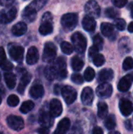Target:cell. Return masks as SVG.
<instances>
[{"instance_id": "6da1fadb", "label": "cell", "mask_w": 133, "mask_h": 134, "mask_svg": "<svg viewBox=\"0 0 133 134\" xmlns=\"http://www.w3.org/2000/svg\"><path fill=\"white\" fill-rule=\"evenodd\" d=\"M71 41L73 43L74 49L77 53L82 54L85 53L87 46V41L85 37L80 32H75L71 36Z\"/></svg>"}, {"instance_id": "7a4b0ae2", "label": "cell", "mask_w": 133, "mask_h": 134, "mask_svg": "<svg viewBox=\"0 0 133 134\" xmlns=\"http://www.w3.org/2000/svg\"><path fill=\"white\" fill-rule=\"evenodd\" d=\"M53 31V16L49 12H46L42 16L41 25L39 27V32L42 35H48L51 34Z\"/></svg>"}, {"instance_id": "3957f363", "label": "cell", "mask_w": 133, "mask_h": 134, "mask_svg": "<svg viewBox=\"0 0 133 134\" xmlns=\"http://www.w3.org/2000/svg\"><path fill=\"white\" fill-rule=\"evenodd\" d=\"M78 24V15L76 13H66L61 18V25L66 31L74 29Z\"/></svg>"}, {"instance_id": "277c9868", "label": "cell", "mask_w": 133, "mask_h": 134, "mask_svg": "<svg viewBox=\"0 0 133 134\" xmlns=\"http://www.w3.org/2000/svg\"><path fill=\"white\" fill-rule=\"evenodd\" d=\"M17 9L13 5L7 6L0 11V23L5 24L12 22L16 16Z\"/></svg>"}, {"instance_id": "5b68a950", "label": "cell", "mask_w": 133, "mask_h": 134, "mask_svg": "<svg viewBox=\"0 0 133 134\" xmlns=\"http://www.w3.org/2000/svg\"><path fill=\"white\" fill-rule=\"evenodd\" d=\"M56 56V47L53 42H47L45 45L42 60L46 63L53 62Z\"/></svg>"}, {"instance_id": "8992f818", "label": "cell", "mask_w": 133, "mask_h": 134, "mask_svg": "<svg viewBox=\"0 0 133 134\" xmlns=\"http://www.w3.org/2000/svg\"><path fill=\"white\" fill-rule=\"evenodd\" d=\"M24 49L22 46L12 44L9 46V54L10 57L17 63H21L24 59Z\"/></svg>"}, {"instance_id": "52a82bcc", "label": "cell", "mask_w": 133, "mask_h": 134, "mask_svg": "<svg viewBox=\"0 0 133 134\" xmlns=\"http://www.w3.org/2000/svg\"><path fill=\"white\" fill-rule=\"evenodd\" d=\"M61 93L64 101L67 104H72L77 99V91L70 86H63L61 89Z\"/></svg>"}, {"instance_id": "ba28073f", "label": "cell", "mask_w": 133, "mask_h": 134, "mask_svg": "<svg viewBox=\"0 0 133 134\" xmlns=\"http://www.w3.org/2000/svg\"><path fill=\"white\" fill-rule=\"evenodd\" d=\"M6 121L9 127L15 131H20L24 127V122L23 119L20 116L9 115L8 116Z\"/></svg>"}, {"instance_id": "9c48e42d", "label": "cell", "mask_w": 133, "mask_h": 134, "mask_svg": "<svg viewBox=\"0 0 133 134\" xmlns=\"http://www.w3.org/2000/svg\"><path fill=\"white\" fill-rule=\"evenodd\" d=\"M85 10L88 16L92 17H98L100 14V7L95 0H90L86 2L85 5Z\"/></svg>"}, {"instance_id": "30bf717a", "label": "cell", "mask_w": 133, "mask_h": 134, "mask_svg": "<svg viewBox=\"0 0 133 134\" xmlns=\"http://www.w3.org/2000/svg\"><path fill=\"white\" fill-rule=\"evenodd\" d=\"M96 94L100 98H108L112 95L113 87L111 84L107 82H103L100 84L96 88Z\"/></svg>"}, {"instance_id": "8fae6325", "label": "cell", "mask_w": 133, "mask_h": 134, "mask_svg": "<svg viewBox=\"0 0 133 134\" xmlns=\"http://www.w3.org/2000/svg\"><path fill=\"white\" fill-rule=\"evenodd\" d=\"M119 109L124 116H129L133 112V103L125 98L121 99L119 101Z\"/></svg>"}, {"instance_id": "7c38bea8", "label": "cell", "mask_w": 133, "mask_h": 134, "mask_svg": "<svg viewBox=\"0 0 133 134\" xmlns=\"http://www.w3.org/2000/svg\"><path fill=\"white\" fill-rule=\"evenodd\" d=\"M54 65L56 66L57 71H58V75L59 77L58 79H65L67 75V64L66 60L63 57H59L55 62Z\"/></svg>"}, {"instance_id": "4fadbf2b", "label": "cell", "mask_w": 133, "mask_h": 134, "mask_svg": "<svg viewBox=\"0 0 133 134\" xmlns=\"http://www.w3.org/2000/svg\"><path fill=\"white\" fill-rule=\"evenodd\" d=\"M63 111L61 102L57 99H53L49 104V113L53 118L59 117Z\"/></svg>"}, {"instance_id": "5bb4252c", "label": "cell", "mask_w": 133, "mask_h": 134, "mask_svg": "<svg viewBox=\"0 0 133 134\" xmlns=\"http://www.w3.org/2000/svg\"><path fill=\"white\" fill-rule=\"evenodd\" d=\"M133 82V75H126L123 78L121 79V80L118 82V89L120 92H126L128 91Z\"/></svg>"}, {"instance_id": "9a60e30c", "label": "cell", "mask_w": 133, "mask_h": 134, "mask_svg": "<svg viewBox=\"0 0 133 134\" xmlns=\"http://www.w3.org/2000/svg\"><path fill=\"white\" fill-rule=\"evenodd\" d=\"M39 58L38 50L35 46H31L29 48L26 56V61L29 65H33L36 64Z\"/></svg>"}, {"instance_id": "2e32d148", "label": "cell", "mask_w": 133, "mask_h": 134, "mask_svg": "<svg viewBox=\"0 0 133 134\" xmlns=\"http://www.w3.org/2000/svg\"><path fill=\"white\" fill-rule=\"evenodd\" d=\"M93 99H94L93 90L90 87H85V88H84V90H82V95H81L82 102L85 105L89 106V105H91L92 104Z\"/></svg>"}, {"instance_id": "e0dca14e", "label": "cell", "mask_w": 133, "mask_h": 134, "mask_svg": "<svg viewBox=\"0 0 133 134\" xmlns=\"http://www.w3.org/2000/svg\"><path fill=\"white\" fill-rule=\"evenodd\" d=\"M31 79V75L27 71L23 70V71L21 72V78H20V84H19L18 89H17V91L19 93H20V94L24 93V90H25L26 86L29 84Z\"/></svg>"}, {"instance_id": "ac0fdd59", "label": "cell", "mask_w": 133, "mask_h": 134, "mask_svg": "<svg viewBox=\"0 0 133 134\" xmlns=\"http://www.w3.org/2000/svg\"><path fill=\"white\" fill-rule=\"evenodd\" d=\"M53 117L51 115V114L46 111H42L39 115V123L42 125V126H45L49 128L53 124Z\"/></svg>"}, {"instance_id": "d6986e66", "label": "cell", "mask_w": 133, "mask_h": 134, "mask_svg": "<svg viewBox=\"0 0 133 134\" xmlns=\"http://www.w3.org/2000/svg\"><path fill=\"white\" fill-rule=\"evenodd\" d=\"M37 16V11L31 5H28L23 11L22 17L27 22H32L35 20Z\"/></svg>"}, {"instance_id": "ffe728a7", "label": "cell", "mask_w": 133, "mask_h": 134, "mask_svg": "<svg viewBox=\"0 0 133 134\" xmlns=\"http://www.w3.org/2000/svg\"><path fill=\"white\" fill-rule=\"evenodd\" d=\"M114 78V71L110 68H104L101 70L98 75V81L101 83L109 82Z\"/></svg>"}, {"instance_id": "44dd1931", "label": "cell", "mask_w": 133, "mask_h": 134, "mask_svg": "<svg viewBox=\"0 0 133 134\" xmlns=\"http://www.w3.org/2000/svg\"><path fill=\"white\" fill-rule=\"evenodd\" d=\"M71 126V121L67 118L63 119L57 125L54 134H66Z\"/></svg>"}, {"instance_id": "7402d4cb", "label": "cell", "mask_w": 133, "mask_h": 134, "mask_svg": "<svg viewBox=\"0 0 133 134\" xmlns=\"http://www.w3.org/2000/svg\"><path fill=\"white\" fill-rule=\"evenodd\" d=\"M83 28L87 31H93L96 27V22L95 19L90 16H85L82 20Z\"/></svg>"}, {"instance_id": "603a6c76", "label": "cell", "mask_w": 133, "mask_h": 134, "mask_svg": "<svg viewBox=\"0 0 133 134\" xmlns=\"http://www.w3.org/2000/svg\"><path fill=\"white\" fill-rule=\"evenodd\" d=\"M29 94L34 99L41 98L44 95V88L41 84H35L30 89Z\"/></svg>"}, {"instance_id": "cb8c5ba5", "label": "cell", "mask_w": 133, "mask_h": 134, "mask_svg": "<svg viewBox=\"0 0 133 134\" xmlns=\"http://www.w3.org/2000/svg\"><path fill=\"white\" fill-rule=\"evenodd\" d=\"M27 26L24 22H19L12 27V33L15 36H21L26 33Z\"/></svg>"}, {"instance_id": "d4e9b609", "label": "cell", "mask_w": 133, "mask_h": 134, "mask_svg": "<svg viewBox=\"0 0 133 134\" xmlns=\"http://www.w3.org/2000/svg\"><path fill=\"white\" fill-rule=\"evenodd\" d=\"M45 76L48 80H54L56 79H58V71L56 68V66L53 64L47 66L45 69Z\"/></svg>"}, {"instance_id": "484cf974", "label": "cell", "mask_w": 133, "mask_h": 134, "mask_svg": "<svg viewBox=\"0 0 133 134\" xmlns=\"http://www.w3.org/2000/svg\"><path fill=\"white\" fill-rule=\"evenodd\" d=\"M4 79L9 89L12 90L15 87L16 82V75L13 72H10V71L5 72L4 74Z\"/></svg>"}, {"instance_id": "4316f807", "label": "cell", "mask_w": 133, "mask_h": 134, "mask_svg": "<svg viewBox=\"0 0 133 134\" xmlns=\"http://www.w3.org/2000/svg\"><path fill=\"white\" fill-rule=\"evenodd\" d=\"M102 34L106 37H111L114 34V26L110 23H103L100 27Z\"/></svg>"}, {"instance_id": "83f0119b", "label": "cell", "mask_w": 133, "mask_h": 134, "mask_svg": "<svg viewBox=\"0 0 133 134\" xmlns=\"http://www.w3.org/2000/svg\"><path fill=\"white\" fill-rule=\"evenodd\" d=\"M98 111H97V114L99 118L100 119H105L107 116L108 114V106L106 103L104 102H100L98 104Z\"/></svg>"}, {"instance_id": "f1b7e54d", "label": "cell", "mask_w": 133, "mask_h": 134, "mask_svg": "<svg viewBox=\"0 0 133 134\" xmlns=\"http://www.w3.org/2000/svg\"><path fill=\"white\" fill-rule=\"evenodd\" d=\"M83 66H84V62L80 57L75 56L71 59V68L74 71H79L82 69Z\"/></svg>"}, {"instance_id": "f546056e", "label": "cell", "mask_w": 133, "mask_h": 134, "mask_svg": "<svg viewBox=\"0 0 133 134\" xmlns=\"http://www.w3.org/2000/svg\"><path fill=\"white\" fill-rule=\"evenodd\" d=\"M105 127L108 130H112L116 126V119L114 115H111L106 117L105 122H104Z\"/></svg>"}, {"instance_id": "4dcf8cb0", "label": "cell", "mask_w": 133, "mask_h": 134, "mask_svg": "<svg viewBox=\"0 0 133 134\" xmlns=\"http://www.w3.org/2000/svg\"><path fill=\"white\" fill-rule=\"evenodd\" d=\"M34 108V104L33 101L31 100H27V101H24L21 106H20V111L23 113V114H27L28 112H30L33 108Z\"/></svg>"}, {"instance_id": "1f68e13d", "label": "cell", "mask_w": 133, "mask_h": 134, "mask_svg": "<svg viewBox=\"0 0 133 134\" xmlns=\"http://www.w3.org/2000/svg\"><path fill=\"white\" fill-rule=\"evenodd\" d=\"M60 48H61L62 52L64 53L65 54H67V55L71 54L73 53V51H74L73 46L71 43L67 42H61Z\"/></svg>"}, {"instance_id": "d6a6232c", "label": "cell", "mask_w": 133, "mask_h": 134, "mask_svg": "<svg viewBox=\"0 0 133 134\" xmlns=\"http://www.w3.org/2000/svg\"><path fill=\"white\" fill-rule=\"evenodd\" d=\"M95 71L92 68L89 67L84 72V79H85V81L87 82H91L95 78Z\"/></svg>"}, {"instance_id": "836d02e7", "label": "cell", "mask_w": 133, "mask_h": 134, "mask_svg": "<svg viewBox=\"0 0 133 134\" xmlns=\"http://www.w3.org/2000/svg\"><path fill=\"white\" fill-rule=\"evenodd\" d=\"M92 62L96 67H100L105 63V58L102 54L97 53L92 57Z\"/></svg>"}, {"instance_id": "e575fe53", "label": "cell", "mask_w": 133, "mask_h": 134, "mask_svg": "<svg viewBox=\"0 0 133 134\" xmlns=\"http://www.w3.org/2000/svg\"><path fill=\"white\" fill-rule=\"evenodd\" d=\"M48 0H34L30 5L36 10L38 11L40 10L47 2Z\"/></svg>"}, {"instance_id": "d590c367", "label": "cell", "mask_w": 133, "mask_h": 134, "mask_svg": "<svg viewBox=\"0 0 133 134\" xmlns=\"http://www.w3.org/2000/svg\"><path fill=\"white\" fill-rule=\"evenodd\" d=\"M93 46H96L99 50L102 49L103 46V40L100 35H96L93 37Z\"/></svg>"}, {"instance_id": "8d00e7d4", "label": "cell", "mask_w": 133, "mask_h": 134, "mask_svg": "<svg viewBox=\"0 0 133 134\" xmlns=\"http://www.w3.org/2000/svg\"><path fill=\"white\" fill-rule=\"evenodd\" d=\"M20 102L19 97L16 95H10L8 98H7V104H9V106L10 107H16L18 105Z\"/></svg>"}, {"instance_id": "74e56055", "label": "cell", "mask_w": 133, "mask_h": 134, "mask_svg": "<svg viewBox=\"0 0 133 134\" xmlns=\"http://www.w3.org/2000/svg\"><path fill=\"white\" fill-rule=\"evenodd\" d=\"M122 67H123V69L125 71H129V70H131L133 68V59L132 57H126L123 62V64H122Z\"/></svg>"}, {"instance_id": "f35d334b", "label": "cell", "mask_w": 133, "mask_h": 134, "mask_svg": "<svg viewBox=\"0 0 133 134\" xmlns=\"http://www.w3.org/2000/svg\"><path fill=\"white\" fill-rule=\"evenodd\" d=\"M114 26L118 31H124L126 27V22L125 20L118 18L114 20Z\"/></svg>"}, {"instance_id": "ab89813d", "label": "cell", "mask_w": 133, "mask_h": 134, "mask_svg": "<svg viewBox=\"0 0 133 134\" xmlns=\"http://www.w3.org/2000/svg\"><path fill=\"white\" fill-rule=\"evenodd\" d=\"M71 81L75 83V84H82L83 82H84V78L80 75V74H77V73H74L71 75Z\"/></svg>"}, {"instance_id": "60d3db41", "label": "cell", "mask_w": 133, "mask_h": 134, "mask_svg": "<svg viewBox=\"0 0 133 134\" xmlns=\"http://www.w3.org/2000/svg\"><path fill=\"white\" fill-rule=\"evenodd\" d=\"M105 15L109 18H113L114 19V18H116L117 16L119 15V13L114 8H108L105 11Z\"/></svg>"}, {"instance_id": "b9f144b4", "label": "cell", "mask_w": 133, "mask_h": 134, "mask_svg": "<svg viewBox=\"0 0 133 134\" xmlns=\"http://www.w3.org/2000/svg\"><path fill=\"white\" fill-rule=\"evenodd\" d=\"M70 134H83V130L78 123H75L71 129Z\"/></svg>"}, {"instance_id": "7bdbcfd3", "label": "cell", "mask_w": 133, "mask_h": 134, "mask_svg": "<svg viewBox=\"0 0 133 134\" xmlns=\"http://www.w3.org/2000/svg\"><path fill=\"white\" fill-rule=\"evenodd\" d=\"M0 67L2 68V69L3 71H5V72H7V71H11V70L13 69V64H12L11 62H9V60H5Z\"/></svg>"}, {"instance_id": "ee69618b", "label": "cell", "mask_w": 133, "mask_h": 134, "mask_svg": "<svg viewBox=\"0 0 133 134\" xmlns=\"http://www.w3.org/2000/svg\"><path fill=\"white\" fill-rule=\"evenodd\" d=\"M112 3L118 8H122L128 3V0H112Z\"/></svg>"}, {"instance_id": "f6af8a7d", "label": "cell", "mask_w": 133, "mask_h": 134, "mask_svg": "<svg viewBox=\"0 0 133 134\" xmlns=\"http://www.w3.org/2000/svg\"><path fill=\"white\" fill-rule=\"evenodd\" d=\"M6 60L5 53L2 47H0V66Z\"/></svg>"}, {"instance_id": "bcb514c9", "label": "cell", "mask_w": 133, "mask_h": 134, "mask_svg": "<svg viewBox=\"0 0 133 134\" xmlns=\"http://www.w3.org/2000/svg\"><path fill=\"white\" fill-rule=\"evenodd\" d=\"M98 52H99V49H98L96 46H92L90 47V49H89V55L90 57L92 58L95 55H96V54L98 53Z\"/></svg>"}, {"instance_id": "7dc6e473", "label": "cell", "mask_w": 133, "mask_h": 134, "mask_svg": "<svg viewBox=\"0 0 133 134\" xmlns=\"http://www.w3.org/2000/svg\"><path fill=\"white\" fill-rule=\"evenodd\" d=\"M125 126L127 130L129 131H133V125L130 120H126L125 122Z\"/></svg>"}, {"instance_id": "c3c4849f", "label": "cell", "mask_w": 133, "mask_h": 134, "mask_svg": "<svg viewBox=\"0 0 133 134\" xmlns=\"http://www.w3.org/2000/svg\"><path fill=\"white\" fill-rule=\"evenodd\" d=\"M13 2L14 0H0V5L3 6H9Z\"/></svg>"}, {"instance_id": "681fc988", "label": "cell", "mask_w": 133, "mask_h": 134, "mask_svg": "<svg viewBox=\"0 0 133 134\" xmlns=\"http://www.w3.org/2000/svg\"><path fill=\"white\" fill-rule=\"evenodd\" d=\"M49 129L45 126H42L38 130V134H49Z\"/></svg>"}, {"instance_id": "f907efd6", "label": "cell", "mask_w": 133, "mask_h": 134, "mask_svg": "<svg viewBox=\"0 0 133 134\" xmlns=\"http://www.w3.org/2000/svg\"><path fill=\"white\" fill-rule=\"evenodd\" d=\"M92 134H103V130L99 127V126H96L92 130Z\"/></svg>"}, {"instance_id": "816d5d0a", "label": "cell", "mask_w": 133, "mask_h": 134, "mask_svg": "<svg viewBox=\"0 0 133 134\" xmlns=\"http://www.w3.org/2000/svg\"><path fill=\"white\" fill-rule=\"evenodd\" d=\"M128 31H129V32H131V33H132L133 32V21L132 22H131V23L129 24V26H128Z\"/></svg>"}, {"instance_id": "f5cc1de1", "label": "cell", "mask_w": 133, "mask_h": 134, "mask_svg": "<svg viewBox=\"0 0 133 134\" xmlns=\"http://www.w3.org/2000/svg\"><path fill=\"white\" fill-rule=\"evenodd\" d=\"M54 93L56 95H58L60 93V86H56L54 88Z\"/></svg>"}, {"instance_id": "db71d44e", "label": "cell", "mask_w": 133, "mask_h": 134, "mask_svg": "<svg viewBox=\"0 0 133 134\" xmlns=\"http://www.w3.org/2000/svg\"><path fill=\"white\" fill-rule=\"evenodd\" d=\"M131 15H132V16L133 17V4L132 5V6H131Z\"/></svg>"}, {"instance_id": "11a10c76", "label": "cell", "mask_w": 133, "mask_h": 134, "mask_svg": "<svg viewBox=\"0 0 133 134\" xmlns=\"http://www.w3.org/2000/svg\"><path fill=\"white\" fill-rule=\"evenodd\" d=\"M110 134H121V133H120L119 132H116V131H115V132H112V133H111Z\"/></svg>"}, {"instance_id": "9f6ffc18", "label": "cell", "mask_w": 133, "mask_h": 134, "mask_svg": "<svg viewBox=\"0 0 133 134\" xmlns=\"http://www.w3.org/2000/svg\"><path fill=\"white\" fill-rule=\"evenodd\" d=\"M1 103H2V97H1V96H0V104H1Z\"/></svg>"}, {"instance_id": "6f0895ef", "label": "cell", "mask_w": 133, "mask_h": 134, "mask_svg": "<svg viewBox=\"0 0 133 134\" xmlns=\"http://www.w3.org/2000/svg\"><path fill=\"white\" fill-rule=\"evenodd\" d=\"M0 81H1V74H0Z\"/></svg>"}, {"instance_id": "680465c9", "label": "cell", "mask_w": 133, "mask_h": 134, "mask_svg": "<svg viewBox=\"0 0 133 134\" xmlns=\"http://www.w3.org/2000/svg\"><path fill=\"white\" fill-rule=\"evenodd\" d=\"M0 134H3V133H0Z\"/></svg>"}]
</instances>
